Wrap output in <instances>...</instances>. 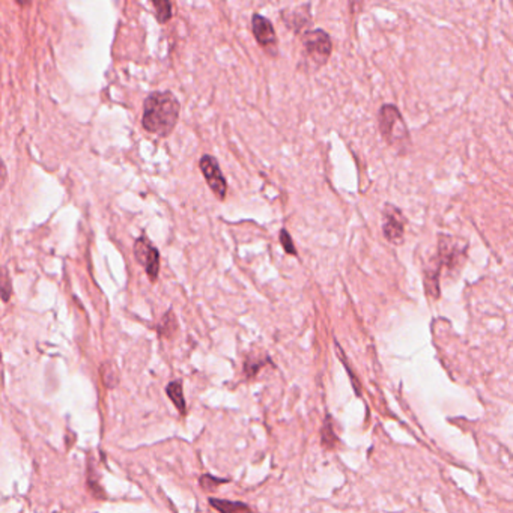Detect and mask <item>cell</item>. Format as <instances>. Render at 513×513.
Instances as JSON below:
<instances>
[{
  "instance_id": "16",
  "label": "cell",
  "mask_w": 513,
  "mask_h": 513,
  "mask_svg": "<svg viewBox=\"0 0 513 513\" xmlns=\"http://www.w3.org/2000/svg\"><path fill=\"white\" fill-rule=\"evenodd\" d=\"M321 441H322V446L327 447V449H334L339 443V438L336 437V432L333 429L330 415H327V419L324 421V426L321 429Z\"/></svg>"
},
{
  "instance_id": "11",
  "label": "cell",
  "mask_w": 513,
  "mask_h": 513,
  "mask_svg": "<svg viewBox=\"0 0 513 513\" xmlns=\"http://www.w3.org/2000/svg\"><path fill=\"white\" fill-rule=\"evenodd\" d=\"M100 374L103 378V383L107 388H114L119 384V372L118 367L114 366V363L105 361L100 367Z\"/></svg>"
},
{
  "instance_id": "19",
  "label": "cell",
  "mask_w": 513,
  "mask_h": 513,
  "mask_svg": "<svg viewBox=\"0 0 513 513\" xmlns=\"http://www.w3.org/2000/svg\"><path fill=\"white\" fill-rule=\"evenodd\" d=\"M280 244H281L283 249H285L286 253L297 254L295 245H294V243H292V238H290L289 232L285 231V229H281V231H280Z\"/></svg>"
},
{
  "instance_id": "12",
  "label": "cell",
  "mask_w": 513,
  "mask_h": 513,
  "mask_svg": "<svg viewBox=\"0 0 513 513\" xmlns=\"http://www.w3.org/2000/svg\"><path fill=\"white\" fill-rule=\"evenodd\" d=\"M209 504L212 507H214L216 510L218 512H223V513H232V512H247L250 510V507L247 506V504L244 503H240V501H227V500H217V498H209L208 500Z\"/></svg>"
},
{
  "instance_id": "2",
  "label": "cell",
  "mask_w": 513,
  "mask_h": 513,
  "mask_svg": "<svg viewBox=\"0 0 513 513\" xmlns=\"http://www.w3.org/2000/svg\"><path fill=\"white\" fill-rule=\"evenodd\" d=\"M378 130L388 146L406 155L411 149V134L401 110L394 104H384L378 110Z\"/></svg>"
},
{
  "instance_id": "10",
  "label": "cell",
  "mask_w": 513,
  "mask_h": 513,
  "mask_svg": "<svg viewBox=\"0 0 513 513\" xmlns=\"http://www.w3.org/2000/svg\"><path fill=\"white\" fill-rule=\"evenodd\" d=\"M166 392H167V396H169V399L173 402V405L176 406V410H178L182 415L187 412V405H185V399H184V392H182V384L180 381H173L169 385L166 387Z\"/></svg>"
},
{
  "instance_id": "4",
  "label": "cell",
  "mask_w": 513,
  "mask_h": 513,
  "mask_svg": "<svg viewBox=\"0 0 513 513\" xmlns=\"http://www.w3.org/2000/svg\"><path fill=\"white\" fill-rule=\"evenodd\" d=\"M467 254V243L449 235H441L438 240V254L435 261L440 270L447 268L449 272H456L462 267Z\"/></svg>"
},
{
  "instance_id": "14",
  "label": "cell",
  "mask_w": 513,
  "mask_h": 513,
  "mask_svg": "<svg viewBox=\"0 0 513 513\" xmlns=\"http://www.w3.org/2000/svg\"><path fill=\"white\" fill-rule=\"evenodd\" d=\"M270 363V358L261 357V356H249L245 358L244 363V374L247 378H253L258 375L259 370L263 367V365Z\"/></svg>"
},
{
  "instance_id": "9",
  "label": "cell",
  "mask_w": 513,
  "mask_h": 513,
  "mask_svg": "<svg viewBox=\"0 0 513 513\" xmlns=\"http://www.w3.org/2000/svg\"><path fill=\"white\" fill-rule=\"evenodd\" d=\"M280 19L289 31L295 35H302L312 26L311 3H303L294 8V10H283L280 12Z\"/></svg>"
},
{
  "instance_id": "8",
  "label": "cell",
  "mask_w": 513,
  "mask_h": 513,
  "mask_svg": "<svg viewBox=\"0 0 513 513\" xmlns=\"http://www.w3.org/2000/svg\"><path fill=\"white\" fill-rule=\"evenodd\" d=\"M383 232L385 240L392 244H401L403 241V234H405V217L402 211L387 203L383 209Z\"/></svg>"
},
{
  "instance_id": "13",
  "label": "cell",
  "mask_w": 513,
  "mask_h": 513,
  "mask_svg": "<svg viewBox=\"0 0 513 513\" xmlns=\"http://www.w3.org/2000/svg\"><path fill=\"white\" fill-rule=\"evenodd\" d=\"M155 17L160 24H166L172 20V3L171 0H153Z\"/></svg>"
},
{
  "instance_id": "17",
  "label": "cell",
  "mask_w": 513,
  "mask_h": 513,
  "mask_svg": "<svg viewBox=\"0 0 513 513\" xmlns=\"http://www.w3.org/2000/svg\"><path fill=\"white\" fill-rule=\"evenodd\" d=\"M11 295H12V281L10 271H8L6 267H2L0 268V298H2L5 303H8Z\"/></svg>"
},
{
  "instance_id": "20",
  "label": "cell",
  "mask_w": 513,
  "mask_h": 513,
  "mask_svg": "<svg viewBox=\"0 0 513 513\" xmlns=\"http://www.w3.org/2000/svg\"><path fill=\"white\" fill-rule=\"evenodd\" d=\"M6 181H8V172H6L5 163L2 162V158H0V190L5 187Z\"/></svg>"
},
{
  "instance_id": "7",
  "label": "cell",
  "mask_w": 513,
  "mask_h": 513,
  "mask_svg": "<svg viewBox=\"0 0 513 513\" xmlns=\"http://www.w3.org/2000/svg\"><path fill=\"white\" fill-rule=\"evenodd\" d=\"M134 256L137 262L145 268L148 277L151 281H155L160 271V253L153 245V243L146 236H140L134 243Z\"/></svg>"
},
{
  "instance_id": "18",
  "label": "cell",
  "mask_w": 513,
  "mask_h": 513,
  "mask_svg": "<svg viewBox=\"0 0 513 513\" xmlns=\"http://www.w3.org/2000/svg\"><path fill=\"white\" fill-rule=\"evenodd\" d=\"M227 482H229L227 479H217V477L209 476V474H203L199 479V485L205 491H214V489H217L218 485H223V483H227Z\"/></svg>"
},
{
  "instance_id": "3",
  "label": "cell",
  "mask_w": 513,
  "mask_h": 513,
  "mask_svg": "<svg viewBox=\"0 0 513 513\" xmlns=\"http://www.w3.org/2000/svg\"><path fill=\"white\" fill-rule=\"evenodd\" d=\"M303 59L308 68L316 71L327 65L331 58L333 41L324 29H312L302 33Z\"/></svg>"
},
{
  "instance_id": "6",
  "label": "cell",
  "mask_w": 513,
  "mask_h": 513,
  "mask_svg": "<svg viewBox=\"0 0 513 513\" xmlns=\"http://www.w3.org/2000/svg\"><path fill=\"white\" fill-rule=\"evenodd\" d=\"M199 169L203 175V178H205L208 187L216 194L217 199L225 200L227 194V182L222 169H220L217 158L205 154L200 158Z\"/></svg>"
},
{
  "instance_id": "5",
  "label": "cell",
  "mask_w": 513,
  "mask_h": 513,
  "mask_svg": "<svg viewBox=\"0 0 513 513\" xmlns=\"http://www.w3.org/2000/svg\"><path fill=\"white\" fill-rule=\"evenodd\" d=\"M252 32L261 50L271 59L279 56V38L272 23L261 14H253L252 17Z\"/></svg>"
},
{
  "instance_id": "15",
  "label": "cell",
  "mask_w": 513,
  "mask_h": 513,
  "mask_svg": "<svg viewBox=\"0 0 513 513\" xmlns=\"http://www.w3.org/2000/svg\"><path fill=\"white\" fill-rule=\"evenodd\" d=\"M176 331H178V322H176L173 312L169 311L163 316L162 324L158 327V333H160L162 338H173Z\"/></svg>"
},
{
  "instance_id": "1",
  "label": "cell",
  "mask_w": 513,
  "mask_h": 513,
  "mask_svg": "<svg viewBox=\"0 0 513 513\" xmlns=\"http://www.w3.org/2000/svg\"><path fill=\"white\" fill-rule=\"evenodd\" d=\"M181 103L171 91L149 94L144 103L141 125L158 137H169L180 121Z\"/></svg>"
}]
</instances>
